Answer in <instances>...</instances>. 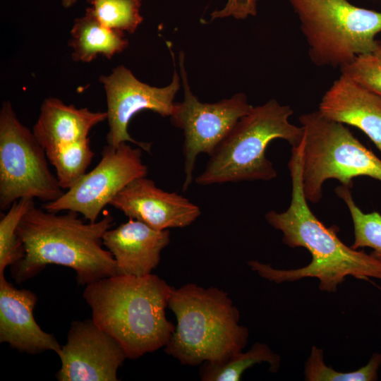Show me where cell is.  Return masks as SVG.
<instances>
[{
  "instance_id": "1",
  "label": "cell",
  "mask_w": 381,
  "mask_h": 381,
  "mask_svg": "<svg viewBox=\"0 0 381 381\" xmlns=\"http://www.w3.org/2000/svg\"><path fill=\"white\" fill-rule=\"evenodd\" d=\"M303 141L292 147L288 167L291 179V198L286 211L271 210L265 215L268 224L283 234V243L291 248L302 247L311 254L310 262L294 270H278L258 260L248 262L262 278L277 283L303 278L319 280V289L334 293L346 277L381 281V261L363 250L344 244L337 236L339 228L327 227L312 212L306 198L302 179Z\"/></svg>"
},
{
  "instance_id": "2",
  "label": "cell",
  "mask_w": 381,
  "mask_h": 381,
  "mask_svg": "<svg viewBox=\"0 0 381 381\" xmlns=\"http://www.w3.org/2000/svg\"><path fill=\"white\" fill-rule=\"evenodd\" d=\"M113 223L110 214L85 222L75 212L58 214L34 205L16 230L24 256L11 266L12 277L22 283L51 264L73 270L81 285L117 275L112 254L102 247L103 236Z\"/></svg>"
},
{
  "instance_id": "3",
  "label": "cell",
  "mask_w": 381,
  "mask_h": 381,
  "mask_svg": "<svg viewBox=\"0 0 381 381\" xmlns=\"http://www.w3.org/2000/svg\"><path fill=\"white\" fill-rule=\"evenodd\" d=\"M174 287L157 275H115L86 285L92 320L135 359L164 347L175 326L165 310Z\"/></svg>"
},
{
  "instance_id": "4",
  "label": "cell",
  "mask_w": 381,
  "mask_h": 381,
  "mask_svg": "<svg viewBox=\"0 0 381 381\" xmlns=\"http://www.w3.org/2000/svg\"><path fill=\"white\" fill-rule=\"evenodd\" d=\"M168 306L176 325L164 351L182 364L223 362L248 342V329L239 325V311L222 289L188 283L173 289Z\"/></svg>"
},
{
  "instance_id": "5",
  "label": "cell",
  "mask_w": 381,
  "mask_h": 381,
  "mask_svg": "<svg viewBox=\"0 0 381 381\" xmlns=\"http://www.w3.org/2000/svg\"><path fill=\"white\" fill-rule=\"evenodd\" d=\"M294 111L272 99L253 107L210 155L205 170L195 181L200 186L243 181H270L277 173L266 157V148L275 139L292 147L302 141V126L290 123Z\"/></svg>"
},
{
  "instance_id": "6",
  "label": "cell",
  "mask_w": 381,
  "mask_h": 381,
  "mask_svg": "<svg viewBox=\"0 0 381 381\" xmlns=\"http://www.w3.org/2000/svg\"><path fill=\"white\" fill-rule=\"evenodd\" d=\"M298 119L304 131L302 179L308 202L320 201L323 184L331 179L349 188L357 176L381 181V159L344 124L326 118L318 110L302 114Z\"/></svg>"
},
{
  "instance_id": "7",
  "label": "cell",
  "mask_w": 381,
  "mask_h": 381,
  "mask_svg": "<svg viewBox=\"0 0 381 381\" xmlns=\"http://www.w3.org/2000/svg\"><path fill=\"white\" fill-rule=\"evenodd\" d=\"M318 65L342 66L356 56L375 52L381 13L346 0H290Z\"/></svg>"
},
{
  "instance_id": "8",
  "label": "cell",
  "mask_w": 381,
  "mask_h": 381,
  "mask_svg": "<svg viewBox=\"0 0 381 381\" xmlns=\"http://www.w3.org/2000/svg\"><path fill=\"white\" fill-rule=\"evenodd\" d=\"M44 149L32 131L18 119L8 100L0 109V208L21 198L45 203L65 192L49 167Z\"/></svg>"
},
{
  "instance_id": "9",
  "label": "cell",
  "mask_w": 381,
  "mask_h": 381,
  "mask_svg": "<svg viewBox=\"0 0 381 381\" xmlns=\"http://www.w3.org/2000/svg\"><path fill=\"white\" fill-rule=\"evenodd\" d=\"M179 65L184 96L182 102H175L170 120L183 133V190L186 191L193 179L198 156L201 153L211 155L253 106L242 92L216 103L200 102L190 88L183 52L179 54Z\"/></svg>"
},
{
  "instance_id": "10",
  "label": "cell",
  "mask_w": 381,
  "mask_h": 381,
  "mask_svg": "<svg viewBox=\"0 0 381 381\" xmlns=\"http://www.w3.org/2000/svg\"><path fill=\"white\" fill-rule=\"evenodd\" d=\"M142 148L122 143L117 147L106 145L97 165L72 188L43 208L49 212L72 211L88 222L97 221L103 208L129 183L146 176Z\"/></svg>"
},
{
  "instance_id": "11",
  "label": "cell",
  "mask_w": 381,
  "mask_h": 381,
  "mask_svg": "<svg viewBox=\"0 0 381 381\" xmlns=\"http://www.w3.org/2000/svg\"><path fill=\"white\" fill-rule=\"evenodd\" d=\"M181 76L174 68L172 80L163 87L150 86L136 78L123 65L114 68L108 75H102L99 81L103 85L107 104L109 131L107 145L117 147L122 143H131L146 152L151 144L132 138L128 131L131 119L143 110H151L163 117L171 115L174 97L180 88Z\"/></svg>"
},
{
  "instance_id": "12",
  "label": "cell",
  "mask_w": 381,
  "mask_h": 381,
  "mask_svg": "<svg viewBox=\"0 0 381 381\" xmlns=\"http://www.w3.org/2000/svg\"><path fill=\"white\" fill-rule=\"evenodd\" d=\"M58 356L59 381H116L127 358L120 344L90 319L71 323Z\"/></svg>"
},
{
  "instance_id": "13",
  "label": "cell",
  "mask_w": 381,
  "mask_h": 381,
  "mask_svg": "<svg viewBox=\"0 0 381 381\" xmlns=\"http://www.w3.org/2000/svg\"><path fill=\"white\" fill-rule=\"evenodd\" d=\"M129 219L157 229L182 228L201 214L200 207L176 193L158 188L146 176L135 179L109 202Z\"/></svg>"
},
{
  "instance_id": "14",
  "label": "cell",
  "mask_w": 381,
  "mask_h": 381,
  "mask_svg": "<svg viewBox=\"0 0 381 381\" xmlns=\"http://www.w3.org/2000/svg\"><path fill=\"white\" fill-rule=\"evenodd\" d=\"M37 301L35 293L18 289L0 276V341L29 354L52 351L58 355L61 346L55 337L43 331L34 318Z\"/></svg>"
},
{
  "instance_id": "15",
  "label": "cell",
  "mask_w": 381,
  "mask_h": 381,
  "mask_svg": "<svg viewBox=\"0 0 381 381\" xmlns=\"http://www.w3.org/2000/svg\"><path fill=\"white\" fill-rule=\"evenodd\" d=\"M169 241L168 229L157 230L133 219L108 229L102 238L116 261L117 275L135 277L152 274Z\"/></svg>"
},
{
  "instance_id": "16",
  "label": "cell",
  "mask_w": 381,
  "mask_h": 381,
  "mask_svg": "<svg viewBox=\"0 0 381 381\" xmlns=\"http://www.w3.org/2000/svg\"><path fill=\"white\" fill-rule=\"evenodd\" d=\"M318 111L326 118L362 131L381 152V97L341 75L323 95Z\"/></svg>"
},
{
  "instance_id": "17",
  "label": "cell",
  "mask_w": 381,
  "mask_h": 381,
  "mask_svg": "<svg viewBox=\"0 0 381 381\" xmlns=\"http://www.w3.org/2000/svg\"><path fill=\"white\" fill-rule=\"evenodd\" d=\"M107 119V111H93L46 98L32 132L47 156L73 143L88 138L91 129Z\"/></svg>"
},
{
  "instance_id": "18",
  "label": "cell",
  "mask_w": 381,
  "mask_h": 381,
  "mask_svg": "<svg viewBox=\"0 0 381 381\" xmlns=\"http://www.w3.org/2000/svg\"><path fill=\"white\" fill-rule=\"evenodd\" d=\"M70 34L71 59L77 62L89 63L99 55L111 59L128 46L123 32L104 25L87 8L84 16L74 20Z\"/></svg>"
},
{
  "instance_id": "19",
  "label": "cell",
  "mask_w": 381,
  "mask_h": 381,
  "mask_svg": "<svg viewBox=\"0 0 381 381\" xmlns=\"http://www.w3.org/2000/svg\"><path fill=\"white\" fill-rule=\"evenodd\" d=\"M262 362L270 365V371L276 373L280 367V356L267 344L256 342L248 351H239L223 362L203 363L200 370V379L203 381H238L246 370Z\"/></svg>"
},
{
  "instance_id": "20",
  "label": "cell",
  "mask_w": 381,
  "mask_h": 381,
  "mask_svg": "<svg viewBox=\"0 0 381 381\" xmlns=\"http://www.w3.org/2000/svg\"><path fill=\"white\" fill-rule=\"evenodd\" d=\"M94 155L87 138L59 149L47 158L55 169L60 186L66 191L87 173Z\"/></svg>"
},
{
  "instance_id": "21",
  "label": "cell",
  "mask_w": 381,
  "mask_h": 381,
  "mask_svg": "<svg viewBox=\"0 0 381 381\" xmlns=\"http://www.w3.org/2000/svg\"><path fill=\"white\" fill-rule=\"evenodd\" d=\"M335 193L346 205L353 222L354 241L351 246L354 249L370 248V254L381 261V214L374 211L363 212L355 202L351 188L337 186Z\"/></svg>"
},
{
  "instance_id": "22",
  "label": "cell",
  "mask_w": 381,
  "mask_h": 381,
  "mask_svg": "<svg viewBox=\"0 0 381 381\" xmlns=\"http://www.w3.org/2000/svg\"><path fill=\"white\" fill-rule=\"evenodd\" d=\"M323 350L313 346L304 367L307 381H375L378 380L381 353H374L368 363L359 369L342 373L325 365Z\"/></svg>"
},
{
  "instance_id": "23",
  "label": "cell",
  "mask_w": 381,
  "mask_h": 381,
  "mask_svg": "<svg viewBox=\"0 0 381 381\" xmlns=\"http://www.w3.org/2000/svg\"><path fill=\"white\" fill-rule=\"evenodd\" d=\"M35 199L21 198L14 202L0 220V276L6 267L11 266L24 256L23 244L16 230L25 214L35 205Z\"/></svg>"
},
{
  "instance_id": "24",
  "label": "cell",
  "mask_w": 381,
  "mask_h": 381,
  "mask_svg": "<svg viewBox=\"0 0 381 381\" xmlns=\"http://www.w3.org/2000/svg\"><path fill=\"white\" fill-rule=\"evenodd\" d=\"M87 8L104 25L133 33L143 20L140 15L142 0H87Z\"/></svg>"
},
{
  "instance_id": "25",
  "label": "cell",
  "mask_w": 381,
  "mask_h": 381,
  "mask_svg": "<svg viewBox=\"0 0 381 381\" xmlns=\"http://www.w3.org/2000/svg\"><path fill=\"white\" fill-rule=\"evenodd\" d=\"M341 71V75L381 97V44L373 52L356 56Z\"/></svg>"
},
{
  "instance_id": "26",
  "label": "cell",
  "mask_w": 381,
  "mask_h": 381,
  "mask_svg": "<svg viewBox=\"0 0 381 381\" xmlns=\"http://www.w3.org/2000/svg\"><path fill=\"white\" fill-rule=\"evenodd\" d=\"M258 0H228L224 7L211 13V20L232 16L245 19L257 13Z\"/></svg>"
},
{
  "instance_id": "27",
  "label": "cell",
  "mask_w": 381,
  "mask_h": 381,
  "mask_svg": "<svg viewBox=\"0 0 381 381\" xmlns=\"http://www.w3.org/2000/svg\"><path fill=\"white\" fill-rule=\"evenodd\" d=\"M78 0H61L62 6L68 8L73 6Z\"/></svg>"
}]
</instances>
